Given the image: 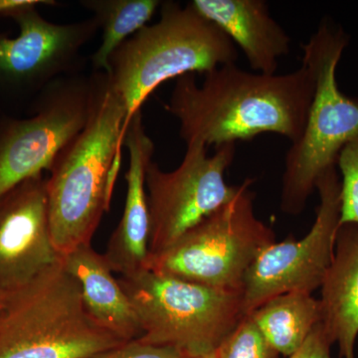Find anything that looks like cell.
Here are the masks:
<instances>
[{"label":"cell","instance_id":"obj_1","mask_svg":"<svg viewBox=\"0 0 358 358\" xmlns=\"http://www.w3.org/2000/svg\"><path fill=\"white\" fill-rule=\"evenodd\" d=\"M315 92V80L307 66L288 74L266 75L226 64L205 74L201 85L194 74L176 79L167 112L179 122L183 141L207 148L259 134H277L300 140Z\"/></svg>","mask_w":358,"mask_h":358},{"label":"cell","instance_id":"obj_2","mask_svg":"<svg viewBox=\"0 0 358 358\" xmlns=\"http://www.w3.org/2000/svg\"><path fill=\"white\" fill-rule=\"evenodd\" d=\"M88 122L54 162L47 178L49 222L54 246L64 257L91 244L119 171L127 109L105 73L91 78Z\"/></svg>","mask_w":358,"mask_h":358},{"label":"cell","instance_id":"obj_3","mask_svg":"<svg viewBox=\"0 0 358 358\" xmlns=\"http://www.w3.org/2000/svg\"><path fill=\"white\" fill-rule=\"evenodd\" d=\"M237 59L229 37L189 3L164 2L159 22L141 28L110 58L107 75L126 106V131L134 115L164 82L185 74L205 75Z\"/></svg>","mask_w":358,"mask_h":358},{"label":"cell","instance_id":"obj_4","mask_svg":"<svg viewBox=\"0 0 358 358\" xmlns=\"http://www.w3.org/2000/svg\"><path fill=\"white\" fill-rule=\"evenodd\" d=\"M124 343L90 317L63 261L3 298L0 358H92Z\"/></svg>","mask_w":358,"mask_h":358},{"label":"cell","instance_id":"obj_5","mask_svg":"<svg viewBox=\"0 0 358 358\" xmlns=\"http://www.w3.org/2000/svg\"><path fill=\"white\" fill-rule=\"evenodd\" d=\"M348 43L343 29L322 22L301 45V64L312 72L315 92L303 134L292 143L285 160L281 209L289 215L303 211L317 179L336 167L341 150L358 136V98L345 96L336 81Z\"/></svg>","mask_w":358,"mask_h":358},{"label":"cell","instance_id":"obj_6","mask_svg":"<svg viewBox=\"0 0 358 358\" xmlns=\"http://www.w3.org/2000/svg\"><path fill=\"white\" fill-rule=\"evenodd\" d=\"M140 320L141 343L183 357L209 355L245 317L243 292L201 286L154 271L120 278Z\"/></svg>","mask_w":358,"mask_h":358},{"label":"cell","instance_id":"obj_7","mask_svg":"<svg viewBox=\"0 0 358 358\" xmlns=\"http://www.w3.org/2000/svg\"><path fill=\"white\" fill-rule=\"evenodd\" d=\"M254 179L240 183L227 203L185 232L166 251L148 258L147 268L209 288L242 291L259 254L275 243L272 228L254 211Z\"/></svg>","mask_w":358,"mask_h":358},{"label":"cell","instance_id":"obj_8","mask_svg":"<svg viewBox=\"0 0 358 358\" xmlns=\"http://www.w3.org/2000/svg\"><path fill=\"white\" fill-rule=\"evenodd\" d=\"M236 143L215 148L201 143L186 145V152L178 169L164 171L152 162L145 174L150 238L148 258L173 246L205 217L229 202L239 185H228L225 173L234 160Z\"/></svg>","mask_w":358,"mask_h":358},{"label":"cell","instance_id":"obj_9","mask_svg":"<svg viewBox=\"0 0 358 358\" xmlns=\"http://www.w3.org/2000/svg\"><path fill=\"white\" fill-rule=\"evenodd\" d=\"M315 189L320 204L310 232L303 239L291 236L266 247L245 275V315L280 294H312L322 287L333 262L341 221V178L336 167L320 176Z\"/></svg>","mask_w":358,"mask_h":358},{"label":"cell","instance_id":"obj_10","mask_svg":"<svg viewBox=\"0 0 358 358\" xmlns=\"http://www.w3.org/2000/svg\"><path fill=\"white\" fill-rule=\"evenodd\" d=\"M91 102V79L58 81L45 91L36 115L2 126L0 195L26 179L50 171L60 152L83 131Z\"/></svg>","mask_w":358,"mask_h":358},{"label":"cell","instance_id":"obj_11","mask_svg":"<svg viewBox=\"0 0 358 358\" xmlns=\"http://www.w3.org/2000/svg\"><path fill=\"white\" fill-rule=\"evenodd\" d=\"M20 34H0V87L38 89L69 72L79 61L85 45L99 30L95 18L55 24L45 20L37 6L11 16Z\"/></svg>","mask_w":358,"mask_h":358},{"label":"cell","instance_id":"obj_12","mask_svg":"<svg viewBox=\"0 0 358 358\" xmlns=\"http://www.w3.org/2000/svg\"><path fill=\"white\" fill-rule=\"evenodd\" d=\"M46 183L39 174L0 195V296L62 261L52 240Z\"/></svg>","mask_w":358,"mask_h":358},{"label":"cell","instance_id":"obj_13","mask_svg":"<svg viewBox=\"0 0 358 358\" xmlns=\"http://www.w3.org/2000/svg\"><path fill=\"white\" fill-rule=\"evenodd\" d=\"M124 145L129 155L126 203L103 256L113 272L127 277L145 270L148 261L150 212L145 174L152 162L155 145L145 131L141 110L131 117L124 134Z\"/></svg>","mask_w":358,"mask_h":358},{"label":"cell","instance_id":"obj_14","mask_svg":"<svg viewBox=\"0 0 358 358\" xmlns=\"http://www.w3.org/2000/svg\"><path fill=\"white\" fill-rule=\"evenodd\" d=\"M190 6L239 47L257 73L275 75L291 38L264 0H193Z\"/></svg>","mask_w":358,"mask_h":358},{"label":"cell","instance_id":"obj_15","mask_svg":"<svg viewBox=\"0 0 358 358\" xmlns=\"http://www.w3.org/2000/svg\"><path fill=\"white\" fill-rule=\"evenodd\" d=\"M322 324L343 358H355L358 336V225H339L334 255L322 287Z\"/></svg>","mask_w":358,"mask_h":358},{"label":"cell","instance_id":"obj_16","mask_svg":"<svg viewBox=\"0 0 358 358\" xmlns=\"http://www.w3.org/2000/svg\"><path fill=\"white\" fill-rule=\"evenodd\" d=\"M63 265L79 282L85 310L96 324L124 341L143 336L140 320L103 254L91 244L63 257Z\"/></svg>","mask_w":358,"mask_h":358},{"label":"cell","instance_id":"obj_17","mask_svg":"<svg viewBox=\"0 0 358 358\" xmlns=\"http://www.w3.org/2000/svg\"><path fill=\"white\" fill-rule=\"evenodd\" d=\"M249 315L275 350L288 357L300 350L322 320L320 300L301 292L270 299Z\"/></svg>","mask_w":358,"mask_h":358},{"label":"cell","instance_id":"obj_18","mask_svg":"<svg viewBox=\"0 0 358 358\" xmlns=\"http://www.w3.org/2000/svg\"><path fill=\"white\" fill-rule=\"evenodd\" d=\"M82 6L93 13L102 30V41L92 56L96 73L109 72L113 53L129 37L148 25L162 6L159 0H85Z\"/></svg>","mask_w":358,"mask_h":358},{"label":"cell","instance_id":"obj_19","mask_svg":"<svg viewBox=\"0 0 358 358\" xmlns=\"http://www.w3.org/2000/svg\"><path fill=\"white\" fill-rule=\"evenodd\" d=\"M215 358H279L249 315L213 352Z\"/></svg>","mask_w":358,"mask_h":358},{"label":"cell","instance_id":"obj_20","mask_svg":"<svg viewBox=\"0 0 358 358\" xmlns=\"http://www.w3.org/2000/svg\"><path fill=\"white\" fill-rule=\"evenodd\" d=\"M336 166L341 174L339 225H358V136L341 150Z\"/></svg>","mask_w":358,"mask_h":358},{"label":"cell","instance_id":"obj_21","mask_svg":"<svg viewBox=\"0 0 358 358\" xmlns=\"http://www.w3.org/2000/svg\"><path fill=\"white\" fill-rule=\"evenodd\" d=\"M92 358H183V355L176 348L147 345L134 339Z\"/></svg>","mask_w":358,"mask_h":358},{"label":"cell","instance_id":"obj_22","mask_svg":"<svg viewBox=\"0 0 358 358\" xmlns=\"http://www.w3.org/2000/svg\"><path fill=\"white\" fill-rule=\"evenodd\" d=\"M331 339L327 338L324 327L319 322L306 339L300 350L289 358H331Z\"/></svg>","mask_w":358,"mask_h":358},{"label":"cell","instance_id":"obj_23","mask_svg":"<svg viewBox=\"0 0 358 358\" xmlns=\"http://www.w3.org/2000/svg\"><path fill=\"white\" fill-rule=\"evenodd\" d=\"M55 6V1L49 0H0V17H9L22 9L31 6Z\"/></svg>","mask_w":358,"mask_h":358},{"label":"cell","instance_id":"obj_24","mask_svg":"<svg viewBox=\"0 0 358 358\" xmlns=\"http://www.w3.org/2000/svg\"><path fill=\"white\" fill-rule=\"evenodd\" d=\"M183 358H215V357H214L213 352H212V353H209V355H193V357H183Z\"/></svg>","mask_w":358,"mask_h":358},{"label":"cell","instance_id":"obj_25","mask_svg":"<svg viewBox=\"0 0 358 358\" xmlns=\"http://www.w3.org/2000/svg\"><path fill=\"white\" fill-rule=\"evenodd\" d=\"M3 298L4 296H0V313H1L2 305H3Z\"/></svg>","mask_w":358,"mask_h":358}]
</instances>
